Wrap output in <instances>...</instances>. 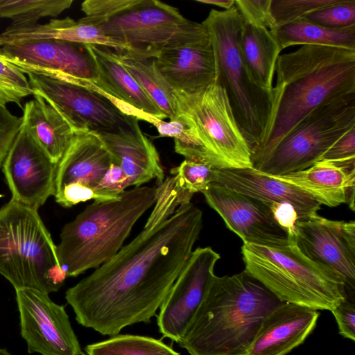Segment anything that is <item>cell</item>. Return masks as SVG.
<instances>
[{
  "label": "cell",
  "mask_w": 355,
  "mask_h": 355,
  "mask_svg": "<svg viewBox=\"0 0 355 355\" xmlns=\"http://www.w3.org/2000/svg\"><path fill=\"white\" fill-rule=\"evenodd\" d=\"M73 0H0V18L9 19L11 26L37 24L41 19L57 17L69 8Z\"/></svg>",
  "instance_id": "obj_32"
},
{
  "label": "cell",
  "mask_w": 355,
  "mask_h": 355,
  "mask_svg": "<svg viewBox=\"0 0 355 355\" xmlns=\"http://www.w3.org/2000/svg\"><path fill=\"white\" fill-rule=\"evenodd\" d=\"M22 124V117L12 114L0 105V167Z\"/></svg>",
  "instance_id": "obj_40"
},
{
  "label": "cell",
  "mask_w": 355,
  "mask_h": 355,
  "mask_svg": "<svg viewBox=\"0 0 355 355\" xmlns=\"http://www.w3.org/2000/svg\"><path fill=\"white\" fill-rule=\"evenodd\" d=\"M159 137L174 139L175 151L185 159L209 164L204 144L191 119L182 113L169 121L159 120L155 125Z\"/></svg>",
  "instance_id": "obj_31"
},
{
  "label": "cell",
  "mask_w": 355,
  "mask_h": 355,
  "mask_svg": "<svg viewBox=\"0 0 355 355\" xmlns=\"http://www.w3.org/2000/svg\"><path fill=\"white\" fill-rule=\"evenodd\" d=\"M154 58L160 73L175 91L198 93L217 80L214 49L202 23L168 42Z\"/></svg>",
  "instance_id": "obj_16"
},
{
  "label": "cell",
  "mask_w": 355,
  "mask_h": 355,
  "mask_svg": "<svg viewBox=\"0 0 355 355\" xmlns=\"http://www.w3.org/2000/svg\"><path fill=\"white\" fill-rule=\"evenodd\" d=\"M354 127L355 93L329 98L300 121L255 169L271 175L305 170Z\"/></svg>",
  "instance_id": "obj_8"
},
{
  "label": "cell",
  "mask_w": 355,
  "mask_h": 355,
  "mask_svg": "<svg viewBox=\"0 0 355 355\" xmlns=\"http://www.w3.org/2000/svg\"><path fill=\"white\" fill-rule=\"evenodd\" d=\"M130 187V183L121 168L112 163L94 191L98 202L118 199L120 195Z\"/></svg>",
  "instance_id": "obj_38"
},
{
  "label": "cell",
  "mask_w": 355,
  "mask_h": 355,
  "mask_svg": "<svg viewBox=\"0 0 355 355\" xmlns=\"http://www.w3.org/2000/svg\"><path fill=\"white\" fill-rule=\"evenodd\" d=\"M57 164L21 124L1 166L12 198L38 209L55 195Z\"/></svg>",
  "instance_id": "obj_17"
},
{
  "label": "cell",
  "mask_w": 355,
  "mask_h": 355,
  "mask_svg": "<svg viewBox=\"0 0 355 355\" xmlns=\"http://www.w3.org/2000/svg\"><path fill=\"white\" fill-rule=\"evenodd\" d=\"M202 24L214 49L217 80L227 94L252 154L267 134L272 96L254 83L245 67L240 49L243 19L235 6L229 10L211 9Z\"/></svg>",
  "instance_id": "obj_6"
},
{
  "label": "cell",
  "mask_w": 355,
  "mask_h": 355,
  "mask_svg": "<svg viewBox=\"0 0 355 355\" xmlns=\"http://www.w3.org/2000/svg\"><path fill=\"white\" fill-rule=\"evenodd\" d=\"M85 45L94 64L96 78L90 81L96 87L138 111L161 120L166 118L124 68L115 50L104 46Z\"/></svg>",
  "instance_id": "obj_23"
},
{
  "label": "cell",
  "mask_w": 355,
  "mask_h": 355,
  "mask_svg": "<svg viewBox=\"0 0 355 355\" xmlns=\"http://www.w3.org/2000/svg\"><path fill=\"white\" fill-rule=\"evenodd\" d=\"M337 322L339 334L355 340V302L343 300L331 310Z\"/></svg>",
  "instance_id": "obj_42"
},
{
  "label": "cell",
  "mask_w": 355,
  "mask_h": 355,
  "mask_svg": "<svg viewBox=\"0 0 355 355\" xmlns=\"http://www.w3.org/2000/svg\"><path fill=\"white\" fill-rule=\"evenodd\" d=\"M202 212L191 202L144 229L111 259L69 288L65 299L82 326L104 336L149 322L193 252Z\"/></svg>",
  "instance_id": "obj_1"
},
{
  "label": "cell",
  "mask_w": 355,
  "mask_h": 355,
  "mask_svg": "<svg viewBox=\"0 0 355 355\" xmlns=\"http://www.w3.org/2000/svg\"><path fill=\"white\" fill-rule=\"evenodd\" d=\"M33 95L52 105L74 132H116L131 128L138 121L129 116L132 108L107 96L90 80L69 82L28 74Z\"/></svg>",
  "instance_id": "obj_10"
},
{
  "label": "cell",
  "mask_w": 355,
  "mask_h": 355,
  "mask_svg": "<svg viewBox=\"0 0 355 355\" xmlns=\"http://www.w3.org/2000/svg\"><path fill=\"white\" fill-rule=\"evenodd\" d=\"M96 135L111 154L114 163L128 178L130 186L139 187L153 179L157 185L162 183L165 175L159 153L142 132L138 121L131 128Z\"/></svg>",
  "instance_id": "obj_22"
},
{
  "label": "cell",
  "mask_w": 355,
  "mask_h": 355,
  "mask_svg": "<svg viewBox=\"0 0 355 355\" xmlns=\"http://www.w3.org/2000/svg\"><path fill=\"white\" fill-rule=\"evenodd\" d=\"M196 1L216 6L225 10H229L234 6V0H196Z\"/></svg>",
  "instance_id": "obj_45"
},
{
  "label": "cell",
  "mask_w": 355,
  "mask_h": 355,
  "mask_svg": "<svg viewBox=\"0 0 355 355\" xmlns=\"http://www.w3.org/2000/svg\"><path fill=\"white\" fill-rule=\"evenodd\" d=\"M240 49L252 80L259 88L272 94L273 76L282 50L270 30L243 20Z\"/></svg>",
  "instance_id": "obj_27"
},
{
  "label": "cell",
  "mask_w": 355,
  "mask_h": 355,
  "mask_svg": "<svg viewBox=\"0 0 355 355\" xmlns=\"http://www.w3.org/2000/svg\"><path fill=\"white\" fill-rule=\"evenodd\" d=\"M202 193L227 227L244 244L284 246L289 243L288 233L277 223L266 202L216 183H211Z\"/></svg>",
  "instance_id": "obj_19"
},
{
  "label": "cell",
  "mask_w": 355,
  "mask_h": 355,
  "mask_svg": "<svg viewBox=\"0 0 355 355\" xmlns=\"http://www.w3.org/2000/svg\"><path fill=\"white\" fill-rule=\"evenodd\" d=\"M266 204L269 207L277 223L288 233L289 241L293 239L295 224L299 220L298 215L293 206L286 202H266Z\"/></svg>",
  "instance_id": "obj_44"
},
{
  "label": "cell",
  "mask_w": 355,
  "mask_h": 355,
  "mask_svg": "<svg viewBox=\"0 0 355 355\" xmlns=\"http://www.w3.org/2000/svg\"><path fill=\"white\" fill-rule=\"evenodd\" d=\"M114 163L99 137L77 131L57 164L55 198L64 207L89 200L98 202L95 188Z\"/></svg>",
  "instance_id": "obj_13"
},
{
  "label": "cell",
  "mask_w": 355,
  "mask_h": 355,
  "mask_svg": "<svg viewBox=\"0 0 355 355\" xmlns=\"http://www.w3.org/2000/svg\"><path fill=\"white\" fill-rule=\"evenodd\" d=\"M281 50L295 45H322L355 50V26L334 29L303 18L270 30Z\"/></svg>",
  "instance_id": "obj_29"
},
{
  "label": "cell",
  "mask_w": 355,
  "mask_h": 355,
  "mask_svg": "<svg viewBox=\"0 0 355 355\" xmlns=\"http://www.w3.org/2000/svg\"><path fill=\"white\" fill-rule=\"evenodd\" d=\"M156 187H135L118 199L94 201L67 223L56 245L67 277L105 263L123 247L139 218L155 202Z\"/></svg>",
  "instance_id": "obj_4"
},
{
  "label": "cell",
  "mask_w": 355,
  "mask_h": 355,
  "mask_svg": "<svg viewBox=\"0 0 355 355\" xmlns=\"http://www.w3.org/2000/svg\"><path fill=\"white\" fill-rule=\"evenodd\" d=\"M20 330L29 354L84 355L64 306L35 288L15 290Z\"/></svg>",
  "instance_id": "obj_12"
},
{
  "label": "cell",
  "mask_w": 355,
  "mask_h": 355,
  "mask_svg": "<svg viewBox=\"0 0 355 355\" xmlns=\"http://www.w3.org/2000/svg\"><path fill=\"white\" fill-rule=\"evenodd\" d=\"M193 194L182 189L174 175L156 187L155 202L144 229H151L170 218L180 207L191 203Z\"/></svg>",
  "instance_id": "obj_33"
},
{
  "label": "cell",
  "mask_w": 355,
  "mask_h": 355,
  "mask_svg": "<svg viewBox=\"0 0 355 355\" xmlns=\"http://www.w3.org/2000/svg\"><path fill=\"white\" fill-rule=\"evenodd\" d=\"M214 168L207 164L184 159L171 173L182 189L194 194L203 191L211 183Z\"/></svg>",
  "instance_id": "obj_37"
},
{
  "label": "cell",
  "mask_w": 355,
  "mask_h": 355,
  "mask_svg": "<svg viewBox=\"0 0 355 355\" xmlns=\"http://www.w3.org/2000/svg\"><path fill=\"white\" fill-rule=\"evenodd\" d=\"M83 18L125 45V51L149 57H155L168 42L199 25L185 18L178 8L156 0H137L109 17Z\"/></svg>",
  "instance_id": "obj_11"
},
{
  "label": "cell",
  "mask_w": 355,
  "mask_h": 355,
  "mask_svg": "<svg viewBox=\"0 0 355 355\" xmlns=\"http://www.w3.org/2000/svg\"><path fill=\"white\" fill-rule=\"evenodd\" d=\"M137 0H87L81 9L86 17H109L133 5Z\"/></svg>",
  "instance_id": "obj_41"
},
{
  "label": "cell",
  "mask_w": 355,
  "mask_h": 355,
  "mask_svg": "<svg viewBox=\"0 0 355 355\" xmlns=\"http://www.w3.org/2000/svg\"><path fill=\"white\" fill-rule=\"evenodd\" d=\"M341 1L270 0V15L273 22V28L303 18L309 13L334 5Z\"/></svg>",
  "instance_id": "obj_35"
},
{
  "label": "cell",
  "mask_w": 355,
  "mask_h": 355,
  "mask_svg": "<svg viewBox=\"0 0 355 355\" xmlns=\"http://www.w3.org/2000/svg\"><path fill=\"white\" fill-rule=\"evenodd\" d=\"M270 0H234V6L245 22L272 29Z\"/></svg>",
  "instance_id": "obj_39"
},
{
  "label": "cell",
  "mask_w": 355,
  "mask_h": 355,
  "mask_svg": "<svg viewBox=\"0 0 355 355\" xmlns=\"http://www.w3.org/2000/svg\"><path fill=\"white\" fill-rule=\"evenodd\" d=\"M284 303L245 270L215 275L178 344L190 355H248L263 320Z\"/></svg>",
  "instance_id": "obj_3"
},
{
  "label": "cell",
  "mask_w": 355,
  "mask_h": 355,
  "mask_svg": "<svg viewBox=\"0 0 355 355\" xmlns=\"http://www.w3.org/2000/svg\"><path fill=\"white\" fill-rule=\"evenodd\" d=\"M179 113L194 124L214 168H253L250 148L234 116L227 94L218 80L205 90H175ZM178 113V114H179Z\"/></svg>",
  "instance_id": "obj_9"
},
{
  "label": "cell",
  "mask_w": 355,
  "mask_h": 355,
  "mask_svg": "<svg viewBox=\"0 0 355 355\" xmlns=\"http://www.w3.org/2000/svg\"><path fill=\"white\" fill-rule=\"evenodd\" d=\"M23 107L22 124L51 159L58 164L75 132L49 102L38 95Z\"/></svg>",
  "instance_id": "obj_26"
},
{
  "label": "cell",
  "mask_w": 355,
  "mask_h": 355,
  "mask_svg": "<svg viewBox=\"0 0 355 355\" xmlns=\"http://www.w3.org/2000/svg\"><path fill=\"white\" fill-rule=\"evenodd\" d=\"M310 259L340 275L347 300L355 302V222L333 220L318 214L295 224L293 239Z\"/></svg>",
  "instance_id": "obj_15"
},
{
  "label": "cell",
  "mask_w": 355,
  "mask_h": 355,
  "mask_svg": "<svg viewBox=\"0 0 355 355\" xmlns=\"http://www.w3.org/2000/svg\"><path fill=\"white\" fill-rule=\"evenodd\" d=\"M275 72L270 124L263 141L252 152L254 168L319 105L355 93V50L302 45L295 51L279 55Z\"/></svg>",
  "instance_id": "obj_2"
},
{
  "label": "cell",
  "mask_w": 355,
  "mask_h": 355,
  "mask_svg": "<svg viewBox=\"0 0 355 355\" xmlns=\"http://www.w3.org/2000/svg\"><path fill=\"white\" fill-rule=\"evenodd\" d=\"M33 95L28 78L0 55V105L15 103L23 109L24 98Z\"/></svg>",
  "instance_id": "obj_34"
},
{
  "label": "cell",
  "mask_w": 355,
  "mask_h": 355,
  "mask_svg": "<svg viewBox=\"0 0 355 355\" xmlns=\"http://www.w3.org/2000/svg\"><path fill=\"white\" fill-rule=\"evenodd\" d=\"M355 158V127L338 139L321 157L320 160L345 161Z\"/></svg>",
  "instance_id": "obj_43"
},
{
  "label": "cell",
  "mask_w": 355,
  "mask_h": 355,
  "mask_svg": "<svg viewBox=\"0 0 355 355\" xmlns=\"http://www.w3.org/2000/svg\"><path fill=\"white\" fill-rule=\"evenodd\" d=\"M220 255L210 247L198 248L159 307L157 318L163 337L178 343L215 276Z\"/></svg>",
  "instance_id": "obj_18"
},
{
  "label": "cell",
  "mask_w": 355,
  "mask_h": 355,
  "mask_svg": "<svg viewBox=\"0 0 355 355\" xmlns=\"http://www.w3.org/2000/svg\"><path fill=\"white\" fill-rule=\"evenodd\" d=\"M319 315L307 306L282 304L263 320L248 355H286L312 332Z\"/></svg>",
  "instance_id": "obj_21"
},
{
  "label": "cell",
  "mask_w": 355,
  "mask_h": 355,
  "mask_svg": "<svg viewBox=\"0 0 355 355\" xmlns=\"http://www.w3.org/2000/svg\"><path fill=\"white\" fill-rule=\"evenodd\" d=\"M266 203L286 202L293 206L299 220L317 214L321 204L296 187L254 168H214L212 182Z\"/></svg>",
  "instance_id": "obj_20"
},
{
  "label": "cell",
  "mask_w": 355,
  "mask_h": 355,
  "mask_svg": "<svg viewBox=\"0 0 355 355\" xmlns=\"http://www.w3.org/2000/svg\"><path fill=\"white\" fill-rule=\"evenodd\" d=\"M60 40L83 44L104 46L116 51L126 50L123 44L107 37L101 28L81 18L51 19L47 23L24 26H8L0 33V46L26 40Z\"/></svg>",
  "instance_id": "obj_25"
},
{
  "label": "cell",
  "mask_w": 355,
  "mask_h": 355,
  "mask_svg": "<svg viewBox=\"0 0 355 355\" xmlns=\"http://www.w3.org/2000/svg\"><path fill=\"white\" fill-rule=\"evenodd\" d=\"M0 274L15 290L30 288L49 294L58 291L67 278L37 209L12 198L0 209Z\"/></svg>",
  "instance_id": "obj_7"
},
{
  "label": "cell",
  "mask_w": 355,
  "mask_h": 355,
  "mask_svg": "<svg viewBox=\"0 0 355 355\" xmlns=\"http://www.w3.org/2000/svg\"><path fill=\"white\" fill-rule=\"evenodd\" d=\"M245 270L281 301L330 311L347 299L343 277L305 256L293 240L284 246L244 244Z\"/></svg>",
  "instance_id": "obj_5"
},
{
  "label": "cell",
  "mask_w": 355,
  "mask_h": 355,
  "mask_svg": "<svg viewBox=\"0 0 355 355\" xmlns=\"http://www.w3.org/2000/svg\"><path fill=\"white\" fill-rule=\"evenodd\" d=\"M269 175L296 187L321 205L331 207L346 203L348 191L355 186V168L328 160H320L305 170Z\"/></svg>",
  "instance_id": "obj_24"
},
{
  "label": "cell",
  "mask_w": 355,
  "mask_h": 355,
  "mask_svg": "<svg viewBox=\"0 0 355 355\" xmlns=\"http://www.w3.org/2000/svg\"><path fill=\"white\" fill-rule=\"evenodd\" d=\"M85 349L87 355H180L161 340L132 334H117Z\"/></svg>",
  "instance_id": "obj_30"
},
{
  "label": "cell",
  "mask_w": 355,
  "mask_h": 355,
  "mask_svg": "<svg viewBox=\"0 0 355 355\" xmlns=\"http://www.w3.org/2000/svg\"><path fill=\"white\" fill-rule=\"evenodd\" d=\"M303 19L334 29L355 26V0H342L334 5L309 13Z\"/></svg>",
  "instance_id": "obj_36"
},
{
  "label": "cell",
  "mask_w": 355,
  "mask_h": 355,
  "mask_svg": "<svg viewBox=\"0 0 355 355\" xmlns=\"http://www.w3.org/2000/svg\"><path fill=\"white\" fill-rule=\"evenodd\" d=\"M116 53L124 68L166 118L175 119L179 113L175 90L160 73L155 58L125 50Z\"/></svg>",
  "instance_id": "obj_28"
},
{
  "label": "cell",
  "mask_w": 355,
  "mask_h": 355,
  "mask_svg": "<svg viewBox=\"0 0 355 355\" xmlns=\"http://www.w3.org/2000/svg\"><path fill=\"white\" fill-rule=\"evenodd\" d=\"M0 355H12L6 349L0 348Z\"/></svg>",
  "instance_id": "obj_46"
},
{
  "label": "cell",
  "mask_w": 355,
  "mask_h": 355,
  "mask_svg": "<svg viewBox=\"0 0 355 355\" xmlns=\"http://www.w3.org/2000/svg\"><path fill=\"white\" fill-rule=\"evenodd\" d=\"M0 55L24 74L66 82L96 78L93 60L83 44L53 39L15 42L1 46Z\"/></svg>",
  "instance_id": "obj_14"
}]
</instances>
